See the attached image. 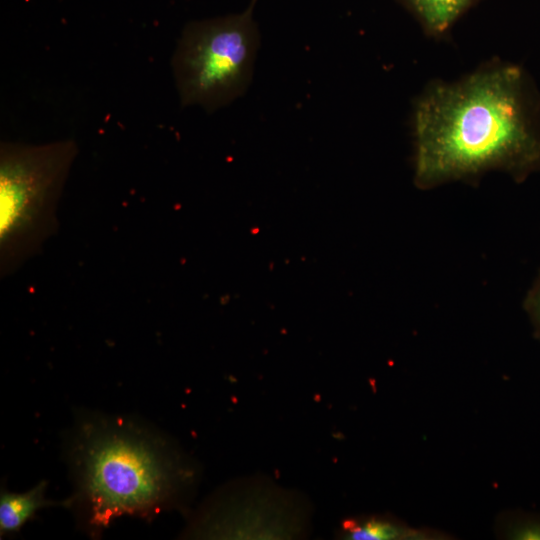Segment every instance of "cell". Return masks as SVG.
Returning a JSON list of instances; mask_svg holds the SVG:
<instances>
[{
  "label": "cell",
  "instance_id": "obj_9",
  "mask_svg": "<svg viewBox=\"0 0 540 540\" xmlns=\"http://www.w3.org/2000/svg\"><path fill=\"white\" fill-rule=\"evenodd\" d=\"M510 536L518 540H540V519L529 518L512 527Z\"/></svg>",
  "mask_w": 540,
  "mask_h": 540
},
{
  "label": "cell",
  "instance_id": "obj_5",
  "mask_svg": "<svg viewBox=\"0 0 540 540\" xmlns=\"http://www.w3.org/2000/svg\"><path fill=\"white\" fill-rule=\"evenodd\" d=\"M47 482L41 481L22 493L2 490L0 494V534L10 535L18 532L35 513L48 506L71 507V499L53 501L46 498Z\"/></svg>",
  "mask_w": 540,
  "mask_h": 540
},
{
  "label": "cell",
  "instance_id": "obj_8",
  "mask_svg": "<svg viewBox=\"0 0 540 540\" xmlns=\"http://www.w3.org/2000/svg\"><path fill=\"white\" fill-rule=\"evenodd\" d=\"M524 308L534 328V332L540 340V271L527 291Z\"/></svg>",
  "mask_w": 540,
  "mask_h": 540
},
{
  "label": "cell",
  "instance_id": "obj_3",
  "mask_svg": "<svg viewBox=\"0 0 540 540\" xmlns=\"http://www.w3.org/2000/svg\"><path fill=\"white\" fill-rule=\"evenodd\" d=\"M78 153L70 139L0 146V272L35 257L58 229L57 208Z\"/></svg>",
  "mask_w": 540,
  "mask_h": 540
},
{
  "label": "cell",
  "instance_id": "obj_4",
  "mask_svg": "<svg viewBox=\"0 0 540 540\" xmlns=\"http://www.w3.org/2000/svg\"><path fill=\"white\" fill-rule=\"evenodd\" d=\"M251 0L240 12L188 23L174 50L171 66L182 107L211 113L248 89L260 43Z\"/></svg>",
  "mask_w": 540,
  "mask_h": 540
},
{
  "label": "cell",
  "instance_id": "obj_6",
  "mask_svg": "<svg viewBox=\"0 0 540 540\" xmlns=\"http://www.w3.org/2000/svg\"><path fill=\"white\" fill-rule=\"evenodd\" d=\"M434 36L446 33L477 0H400Z\"/></svg>",
  "mask_w": 540,
  "mask_h": 540
},
{
  "label": "cell",
  "instance_id": "obj_1",
  "mask_svg": "<svg viewBox=\"0 0 540 540\" xmlns=\"http://www.w3.org/2000/svg\"><path fill=\"white\" fill-rule=\"evenodd\" d=\"M414 182L430 189L500 170L523 180L540 168V132L522 71L492 63L431 84L416 102Z\"/></svg>",
  "mask_w": 540,
  "mask_h": 540
},
{
  "label": "cell",
  "instance_id": "obj_2",
  "mask_svg": "<svg viewBox=\"0 0 540 540\" xmlns=\"http://www.w3.org/2000/svg\"><path fill=\"white\" fill-rule=\"evenodd\" d=\"M69 461L78 508L90 530L117 517H149L173 504L186 471L157 432L129 418L94 416L73 433Z\"/></svg>",
  "mask_w": 540,
  "mask_h": 540
},
{
  "label": "cell",
  "instance_id": "obj_7",
  "mask_svg": "<svg viewBox=\"0 0 540 540\" xmlns=\"http://www.w3.org/2000/svg\"><path fill=\"white\" fill-rule=\"evenodd\" d=\"M346 535L355 540H387L400 536V531L389 522L370 520L362 524H350Z\"/></svg>",
  "mask_w": 540,
  "mask_h": 540
}]
</instances>
